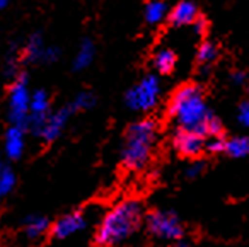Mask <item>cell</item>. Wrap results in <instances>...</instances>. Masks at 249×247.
<instances>
[{
    "instance_id": "2e32d148",
    "label": "cell",
    "mask_w": 249,
    "mask_h": 247,
    "mask_svg": "<svg viewBox=\"0 0 249 247\" xmlns=\"http://www.w3.org/2000/svg\"><path fill=\"white\" fill-rule=\"evenodd\" d=\"M224 152L229 157L234 159H246L249 157V137H232L225 140Z\"/></svg>"
},
{
    "instance_id": "d4e9b609",
    "label": "cell",
    "mask_w": 249,
    "mask_h": 247,
    "mask_svg": "<svg viewBox=\"0 0 249 247\" xmlns=\"http://www.w3.org/2000/svg\"><path fill=\"white\" fill-rule=\"evenodd\" d=\"M201 169H203V164H200V162H195V164L188 165L186 176H188V177H196V176L201 172Z\"/></svg>"
},
{
    "instance_id": "7402d4cb",
    "label": "cell",
    "mask_w": 249,
    "mask_h": 247,
    "mask_svg": "<svg viewBox=\"0 0 249 247\" xmlns=\"http://www.w3.org/2000/svg\"><path fill=\"white\" fill-rule=\"evenodd\" d=\"M237 120L242 126L249 128V101H244V103L239 106L237 111Z\"/></svg>"
},
{
    "instance_id": "ba28073f",
    "label": "cell",
    "mask_w": 249,
    "mask_h": 247,
    "mask_svg": "<svg viewBox=\"0 0 249 247\" xmlns=\"http://www.w3.org/2000/svg\"><path fill=\"white\" fill-rule=\"evenodd\" d=\"M72 111L73 109L69 106V107H63V109H58V111H55V113H52L46 118V121L43 123V126L39 128V131L36 135L45 141H55L56 138L62 135V131L65 130Z\"/></svg>"
},
{
    "instance_id": "e0dca14e",
    "label": "cell",
    "mask_w": 249,
    "mask_h": 247,
    "mask_svg": "<svg viewBox=\"0 0 249 247\" xmlns=\"http://www.w3.org/2000/svg\"><path fill=\"white\" fill-rule=\"evenodd\" d=\"M48 227L50 222L45 216H39V215L29 216L24 223V233L28 239H39V237H43L48 232Z\"/></svg>"
},
{
    "instance_id": "f546056e",
    "label": "cell",
    "mask_w": 249,
    "mask_h": 247,
    "mask_svg": "<svg viewBox=\"0 0 249 247\" xmlns=\"http://www.w3.org/2000/svg\"><path fill=\"white\" fill-rule=\"evenodd\" d=\"M171 247H188V246H183V244H174V246H171Z\"/></svg>"
},
{
    "instance_id": "484cf974",
    "label": "cell",
    "mask_w": 249,
    "mask_h": 247,
    "mask_svg": "<svg viewBox=\"0 0 249 247\" xmlns=\"http://www.w3.org/2000/svg\"><path fill=\"white\" fill-rule=\"evenodd\" d=\"M231 80H232V84H234V86H242V84L246 82V75L242 72H234L231 75Z\"/></svg>"
},
{
    "instance_id": "cb8c5ba5",
    "label": "cell",
    "mask_w": 249,
    "mask_h": 247,
    "mask_svg": "<svg viewBox=\"0 0 249 247\" xmlns=\"http://www.w3.org/2000/svg\"><path fill=\"white\" fill-rule=\"evenodd\" d=\"M60 56V48L55 45H48L46 46V52H45V58H43V63H53L56 62Z\"/></svg>"
},
{
    "instance_id": "4316f807",
    "label": "cell",
    "mask_w": 249,
    "mask_h": 247,
    "mask_svg": "<svg viewBox=\"0 0 249 247\" xmlns=\"http://www.w3.org/2000/svg\"><path fill=\"white\" fill-rule=\"evenodd\" d=\"M191 26H193V31L196 33V35H201V33L205 31V26H207V22H205L201 18H198L196 21H195Z\"/></svg>"
},
{
    "instance_id": "7c38bea8",
    "label": "cell",
    "mask_w": 249,
    "mask_h": 247,
    "mask_svg": "<svg viewBox=\"0 0 249 247\" xmlns=\"http://www.w3.org/2000/svg\"><path fill=\"white\" fill-rule=\"evenodd\" d=\"M200 18L198 7L193 2H179L176 7L171 11L169 21L174 26H190Z\"/></svg>"
},
{
    "instance_id": "5bb4252c",
    "label": "cell",
    "mask_w": 249,
    "mask_h": 247,
    "mask_svg": "<svg viewBox=\"0 0 249 247\" xmlns=\"http://www.w3.org/2000/svg\"><path fill=\"white\" fill-rule=\"evenodd\" d=\"M94 56H96V46L90 39H84L80 43L79 50L75 53V58H73V70L80 72V70H86L87 67L92 65Z\"/></svg>"
},
{
    "instance_id": "8fae6325",
    "label": "cell",
    "mask_w": 249,
    "mask_h": 247,
    "mask_svg": "<svg viewBox=\"0 0 249 247\" xmlns=\"http://www.w3.org/2000/svg\"><path fill=\"white\" fill-rule=\"evenodd\" d=\"M26 148V128L14 126L7 128L4 135V152L9 159L18 160L22 157Z\"/></svg>"
},
{
    "instance_id": "277c9868",
    "label": "cell",
    "mask_w": 249,
    "mask_h": 247,
    "mask_svg": "<svg viewBox=\"0 0 249 247\" xmlns=\"http://www.w3.org/2000/svg\"><path fill=\"white\" fill-rule=\"evenodd\" d=\"M33 92L26 75H19L9 90V120L14 126L28 128Z\"/></svg>"
},
{
    "instance_id": "ffe728a7",
    "label": "cell",
    "mask_w": 249,
    "mask_h": 247,
    "mask_svg": "<svg viewBox=\"0 0 249 247\" xmlns=\"http://www.w3.org/2000/svg\"><path fill=\"white\" fill-rule=\"evenodd\" d=\"M16 186V174L12 172V169L4 167L2 174H0V193L2 194H7L14 189Z\"/></svg>"
},
{
    "instance_id": "30bf717a",
    "label": "cell",
    "mask_w": 249,
    "mask_h": 247,
    "mask_svg": "<svg viewBox=\"0 0 249 247\" xmlns=\"http://www.w3.org/2000/svg\"><path fill=\"white\" fill-rule=\"evenodd\" d=\"M52 111V104H50V96L45 90H35L31 99V113H29V130L33 133H38L39 128L46 121Z\"/></svg>"
},
{
    "instance_id": "9c48e42d",
    "label": "cell",
    "mask_w": 249,
    "mask_h": 247,
    "mask_svg": "<svg viewBox=\"0 0 249 247\" xmlns=\"http://www.w3.org/2000/svg\"><path fill=\"white\" fill-rule=\"evenodd\" d=\"M87 225V218L84 213L80 212H72L63 215L62 218H58L52 227V233L56 239H69V237L77 235L79 232H82Z\"/></svg>"
},
{
    "instance_id": "603a6c76",
    "label": "cell",
    "mask_w": 249,
    "mask_h": 247,
    "mask_svg": "<svg viewBox=\"0 0 249 247\" xmlns=\"http://www.w3.org/2000/svg\"><path fill=\"white\" fill-rule=\"evenodd\" d=\"M225 140H222L220 137H208L207 138V150L210 152H224Z\"/></svg>"
},
{
    "instance_id": "3957f363",
    "label": "cell",
    "mask_w": 249,
    "mask_h": 247,
    "mask_svg": "<svg viewBox=\"0 0 249 247\" xmlns=\"http://www.w3.org/2000/svg\"><path fill=\"white\" fill-rule=\"evenodd\" d=\"M156 137L157 126L152 120H140L130 124L121 150V160L124 167L130 171H142L152 157Z\"/></svg>"
},
{
    "instance_id": "ac0fdd59",
    "label": "cell",
    "mask_w": 249,
    "mask_h": 247,
    "mask_svg": "<svg viewBox=\"0 0 249 247\" xmlns=\"http://www.w3.org/2000/svg\"><path fill=\"white\" fill-rule=\"evenodd\" d=\"M143 16L149 24H160L167 18V4L164 0H150L145 5Z\"/></svg>"
},
{
    "instance_id": "83f0119b",
    "label": "cell",
    "mask_w": 249,
    "mask_h": 247,
    "mask_svg": "<svg viewBox=\"0 0 249 247\" xmlns=\"http://www.w3.org/2000/svg\"><path fill=\"white\" fill-rule=\"evenodd\" d=\"M9 5V0H0V9H5Z\"/></svg>"
},
{
    "instance_id": "7a4b0ae2",
    "label": "cell",
    "mask_w": 249,
    "mask_h": 247,
    "mask_svg": "<svg viewBox=\"0 0 249 247\" xmlns=\"http://www.w3.org/2000/svg\"><path fill=\"white\" fill-rule=\"evenodd\" d=\"M143 210L137 199H123L116 203L99 223L96 240L103 247H114L126 242L139 230Z\"/></svg>"
},
{
    "instance_id": "8992f818",
    "label": "cell",
    "mask_w": 249,
    "mask_h": 247,
    "mask_svg": "<svg viewBox=\"0 0 249 247\" xmlns=\"http://www.w3.org/2000/svg\"><path fill=\"white\" fill-rule=\"evenodd\" d=\"M147 229L152 233V237L164 242H176L183 237L184 229L181 220L173 212L157 210L147 216Z\"/></svg>"
},
{
    "instance_id": "52a82bcc",
    "label": "cell",
    "mask_w": 249,
    "mask_h": 247,
    "mask_svg": "<svg viewBox=\"0 0 249 247\" xmlns=\"http://www.w3.org/2000/svg\"><path fill=\"white\" fill-rule=\"evenodd\" d=\"M174 148L184 157H198L207 150V137L193 130H178L174 135Z\"/></svg>"
},
{
    "instance_id": "4fadbf2b",
    "label": "cell",
    "mask_w": 249,
    "mask_h": 247,
    "mask_svg": "<svg viewBox=\"0 0 249 247\" xmlns=\"http://www.w3.org/2000/svg\"><path fill=\"white\" fill-rule=\"evenodd\" d=\"M45 52H46V45H45L43 36L41 35H31L24 45L22 56H24V60L29 63L43 62V58H45Z\"/></svg>"
},
{
    "instance_id": "f1b7e54d",
    "label": "cell",
    "mask_w": 249,
    "mask_h": 247,
    "mask_svg": "<svg viewBox=\"0 0 249 247\" xmlns=\"http://www.w3.org/2000/svg\"><path fill=\"white\" fill-rule=\"evenodd\" d=\"M2 171H4V165H2V159H0V174H2ZM2 193H0V201H2Z\"/></svg>"
},
{
    "instance_id": "6da1fadb",
    "label": "cell",
    "mask_w": 249,
    "mask_h": 247,
    "mask_svg": "<svg viewBox=\"0 0 249 247\" xmlns=\"http://www.w3.org/2000/svg\"><path fill=\"white\" fill-rule=\"evenodd\" d=\"M169 114L181 130H193L205 137H218L222 124L208 107L203 90L188 84L176 90L169 104Z\"/></svg>"
},
{
    "instance_id": "5b68a950",
    "label": "cell",
    "mask_w": 249,
    "mask_h": 247,
    "mask_svg": "<svg viewBox=\"0 0 249 247\" xmlns=\"http://www.w3.org/2000/svg\"><path fill=\"white\" fill-rule=\"evenodd\" d=\"M160 99V82L156 75H145L124 96V103L132 111L147 113L154 109Z\"/></svg>"
},
{
    "instance_id": "9a60e30c",
    "label": "cell",
    "mask_w": 249,
    "mask_h": 247,
    "mask_svg": "<svg viewBox=\"0 0 249 247\" xmlns=\"http://www.w3.org/2000/svg\"><path fill=\"white\" fill-rule=\"evenodd\" d=\"M152 63L159 73H171L176 67V53L171 48H159L154 55Z\"/></svg>"
},
{
    "instance_id": "d6986e66",
    "label": "cell",
    "mask_w": 249,
    "mask_h": 247,
    "mask_svg": "<svg viewBox=\"0 0 249 247\" xmlns=\"http://www.w3.org/2000/svg\"><path fill=\"white\" fill-rule=\"evenodd\" d=\"M218 56V50L213 43H201V46L198 48V53H196V63L200 65V69L203 72H207L208 69L212 67V63L217 60Z\"/></svg>"
},
{
    "instance_id": "44dd1931",
    "label": "cell",
    "mask_w": 249,
    "mask_h": 247,
    "mask_svg": "<svg viewBox=\"0 0 249 247\" xmlns=\"http://www.w3.org/2000/svg\"><path fill=\"white\" fill-rule=\"evenodd\" d=\"M94 96L90 92H80L75 96V99L72 101V104H70V107H72L73 111H80V109H89V107L94 106Z\"/></svg>"
}]
</instances>
